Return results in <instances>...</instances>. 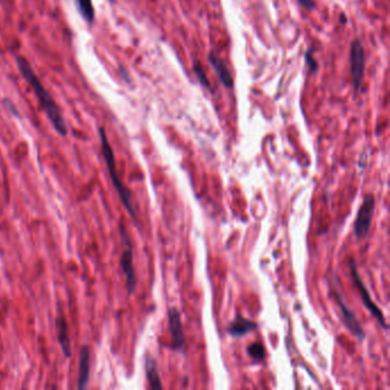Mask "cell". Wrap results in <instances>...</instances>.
I'll return each mask as SVG.
<instances>
[{
	"instance_id": "6da1fadb",
	"label": "cell",
	"mask_w": 390,
	"mask_h": 390,
	"mask_svg": "<svg viewBox=\"0 0 390 390\" xmlns=\"http://www.w3.org/2000/svg\"><path fill=\"white\" fill-rule=\"evenodd\" d=\"M16 64H18L19 70L22 74V77L31 86L32 91L35 93L36 98L39 101V104H41L45 114H46L47 118H49V121L52 124L55 131L61 136H66L68 135V127H66L64 116L61 114L60 108H59L58 104L55 102L52 95L49 94V91L44 86V84L41 83L35 70L32 69L29 61L22 58V56H18L16 58Z\"/></svg>"
},
{
	"instance_id": "7a4b0ae2",
	"label": "cell",
	"mask_w": 390,
	"mask_h": 390,
	"mask_svg": "<svg viewBox=\"0 0 390 390\" xmlns=\"http://www.w3.org/2000/svg\"><path fill=\"white\" fill-rule=\"evenodd\" d=\"M99 136H100L101 152L104 155L106 169L109 171L112 184L115 186L116 191H117L118 196H119V199H121V203H123L124 206L126 209L129 216H132L135 221H136L138 214H136L134 205H133L132 195H131V192H129L126 186H124L121 178H119V175H118L117 167H116L115 154H114V150H112L111 146H110L109 140H108V136H106V129L104 127L99 129Z\"/></svg>"
},
{
	"instance_id": "3957f363",
	"label": "cell",
	"mask_w": 390,
	"mask_h": 390,
	"mask_svg": "<svg viewBox=\"0 0 390 390\" xmlns=\"http://www.w3.org/2000/svg\"><path fill=\"white\" fill-rule=\"evenodd\" d=\"M119 231H121V239L124 247L123 253H121V267L124 275H125V279H126L127 291L129 294H133L136 289V285H138V279H136L134 266H133V244L123 222L119 224Z\"/></svg>"
},
{
	"instance_id": "277c9868",
	"label": "cell",
	"mask_w": 390,
	"mask_h": 390,
	"mask_svg": "<svg viewBox=\"0 0 390 390\" xmlns=\"http://www.w3.org/2000/svg\"><path fill=\"white\" fill-rule=\"evenodd\" d=\"M374 210H376L374 195L367 194L364 196L363 203H361L359 213H357L355 224H354V233H355L356 239H364L366 237L371 229Z\"/></svg>"
},
{
	"instance_id": "5b68a950",
	"label": "cell",
	"mask_w": 390,
	"mask_h": 390,
	"mask_svg": "<svg viewBox=\"0 0 390 390\" xmlns=\"http://www.w3.org/2000/svg\"><path fill=\"white\" fill-rule=\"evenodd\" d=\"M349 61L353 87L357 93L361 89L365 74V49L359 39H355L350 45Z\"/></svg>"
},
{
	"instance_id": "8992f818",
	"label": "cell",
	"mask_w": 390,
	"mask_h": 390,
	"mask_svg": "<svg viewBox=\"0 0 390 390\" xmlns=\"http://www.w3.org/2000/svg\"><path fill=\"white\" fill-rule=\"evenodd\" d=\"M349 267L351 279H353L354 284L356 285L359 294H361V301L364 304L366 309L370 311L371 315L378 321L379 324L381 325V327H384V330H387V323H386L384 313H382L381 309L371 299L370 293L367 291L366 286H365L364 283H363L361 277H359V273H357V268H356V264L353 259H350Z\"/></svg>"
},
{
	"instance_id": "52a82bcc",
	"label": "cell",
	"mask_w": 390,
	"mask_h": 390,
	"mask_svg": "<svg viewBox=\"0 0 390 390\" xmlns=\"http://www.w3.org/2000/svg\"><path fill=\"white\" fill-rule=\"evenodd\" d=\"M334 296H336V302H338L339 308H340V314H341L342 323H344V326L347 327L348 330L356 338L363 340L365 338V332L363 330V327H361V321L356 317L355 311L353 309H350L347 302L342 298L340 293L334 291Z\"/></svg>"
},
{
	"instance_id": "ba28073f",
	"label": "cell",
	"mask_w": 390,
	"mask_h": 390,
	"mask_svg": "<svg viewBox=\"0 0 390 390\" xmlns=\"http://www.w3.org/2000/svg\"><path fill=\"white\" fill-rule=\"evenodd\" d=\"M167 315H169V331L172 334V348L174 350H182L186 340H184V325H182L180 311L178 308H169Z\"/></svg>"
},
{
	"instance_id": "9c48e42d",
	"label": "cell",
	"mask_w": 390,
	"mask_h": 390,
	"mask_svg": "<svg viewBox=\"0 0 390 390\" xmlns=\"http://www.w3.org/2000/svg\"><path fill=\"white\" fill-rule=\"evenodd\" d=\"M209 62L212 66L213 70L216 72L222 85L226 89H233L234 86H235V81H234L233 75H231L230 70L228 69L226 62L216 52H213V51L209 53Z\"/></svg>"
},
{
	"instance_id": "30bf717a",
	"label": "cell",
	"mask_w": 390,
	"mask_h": 390,
	"mask_svg": "<svg viewBox=\"0 0 390 390\" xmlns=\"http://www.w3.org/2000/svg\"><path fill=\"white\" fill-rule=\"evenodd\" d=\"M55 326H56V336H58L59 344L61 349L64 351V355L66 359L71 357V340H70L69 327L66 323V317H64L62 311H59V315L55 319Z\"/></svg>"
},
{
	"instance_id": "8fae6325",
	"label": "cell",
	"mask_w": 390,
	"mask_h": 390,
	"mask_svg": "<svg viewBox=\"0 0 390 390\" xmlns=\"http://www.w3.org/2000/svg\"><path fill=\"white\" fill-rule=\"evenodd\" d=\"M91 376V348L83 346L79 353V367H78V389H86Z\"/></svg>"
},
{
	"instance_id": "7c38bea8",
	"label": "cell",
	"mask_w": 390,
	"mask_h": 390,
	"mask_svg": "<svg viewBox=\"0 0 390 390\" xmlns=\"http://www.w3.org/2000/svg\"><path fill=\"white\" fill-rule=\"evenodd\" d=\"M258 324L256 321H251V319H245L241 316H237L227 327V332L230 336H235V338H241V336H246L249 333L253 332L256 330Z\"/></svg>"
},
{
	"instance_id": "4fadbf2b",
	"label": "cell",
	"mask_w": 390,
	"mask_h": 390,
	"mask_svg": "<svg viewBox=\"0 0 390 390\" xmlns=\"http://www.w3.org/2000/svg\"><path fill=\"white\" fill-rule=\"evenodd\" d=\"M144 369H146V376L148 382H149L150 388H152V389H161L163 384H161V376L158 373L157 363L149 354L146 356V359H144Z\"/></svg>"
},
{
	"instance_id": "5bb4252c",
	"label": "cell",
	"mask_w": 390,
	"mask_h": 390,
	"mask_svg": "<svg viewBox=\"0 0 390 390\" xmlns=\"http://www.w3.org/2000/svg\"><path fill=\"white\" fill-rule=\"evenodd\" d=\"M74 5L77 9V12L81 15L89 26L94 24L95 9L93 0H74Z\"/></svg>"
},
{
	"instance_id": "9a60e30c",
	"label": "cell",
	"mask_w": 390,
	"mask_h": 390,
	"mask_svg": "<svg viewBox=\"0 0 390 390\" xmlns=\"http://www.w3.org/2000/svg\"><path fill=\"white\" fill-rule=\"evenodd\" d=\"M192 69L195 72L196 77L199 79V83L201 84V86H204L205 89H211L213 92L212 86H211V81L207 77L206 74H205L204 68L201 66V61L194 60V64H192Z\"/></svg>"
},
{
	"instance_id": "2e32d148",
	"label": "cell",
	"mask_w": 390,
	"mask_h": 390,
	"mask_svg": "<svg viewBox=\"0 0 390 390\" xmlns=\"http://www.w3.org/2000/svg\"><path fill=\"white\" fill-rule=\"evenodd\" d=\"M247 353L251 359L256 361H262L266 359V349L262 344H252L247 348Z\"/></svg>"
},
{
	"instance_id": "e0dca14e",
	"label": "cell",
	"mask_w": 390,
	"mask_h": 390,
	"mask_svg": "<svg viewBox=\"0 0 390 390\" xmlns=\"http://www.w3.org/2000/svg\"><path fill=\"white\" fill-rule=\"evenodd\" d=\"M314 49H308L306 54H304V62H306V66H307L308 69H309L310 74H316L319 71V62L314 58Z\"/></svg>"
},
{
	"instance_id": "ac0fdd59",
	"label": "cell",
	"mask_w": 390,
	"mask_h": 390,
	"mask_svg": "<svg viewBox=\"0 0 390 390\" xmlns=\"http://www.w3.org/2000/svg\"><path fill=\"white\" fill-rule=\"evenodd\" d=\"M298 3L302 9H306L308 12H311L316 9L315 0H298Z\"/></svg>"
},
{
	"instance_id": "d6986e66",
	"label": "cell",
	"mask_w": 390,
	"mask_h": 390,
	"mask_svg": "<svg viewBox=\"0 0 390 390\" xmlns=\"http://www.w3.org/2000/svg\"><path fill=\"white\" fill-rule=\"evenodd\" d=\"M341 24H347V20H346V15H344V13H341Z\"/></svg>"
}]
</instances>
